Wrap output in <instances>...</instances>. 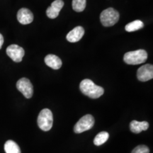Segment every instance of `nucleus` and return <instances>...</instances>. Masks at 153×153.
<instances>
[{
    "label": "nucleus",
    "mask_w": 153,
    "mask_h": 153,
    "mask_svg": "<svg viewBox=\"0 0 153 153\" xmlns=\"http://www.w3.org/2000/svg\"><path fill=\"white\" fill-rule=\"evenodd\" d=\"M148 59V53L145 50H137L126 53L123 60L128 65H139L145 62Z\"/></svg>",
    "instance_id": "obj_2"
},
{
    "label": "nucleus",
    "mask_w": 153,
    "mask_h": 153,
    "mask_svg": "<svg viewBox=\"0 0 153 153\" xmlns=\"http://www.w3.org/2000/svg\"><path fill=\"white\" fill-rule=\"evenodd\" d=\"M7 54L14 62H20L24 56L25 51L22 47L12 44L7 48Z\"/></svg>",
    "instance_id": "obj_7"
},
{
    "label": "nucleus",
    "mask_w": 153,
    "mask_h": 153,
    "mask_svg": "<svg viewBox=\"0 0 153 153\" xmlns=\"http://www.w3.org/2000/svg\"><path fill=\"white\" fill-rule=\"evenodd\" d=\"M17 19L20 24L24 25L29 24L33 21V14L29 9L22 8L17 13Z\"/></svg>",
    "instance_id": "obj_10"
},
{
    "label": "nucleus",
    "mask_w": 153,
    "mask_h": 153,
    "mask_svg": "<svg viewBox=\"0 0 153 153\" xmlns=\"http://www.w3.org/2000/svg\"><path fill=\"white\" fill-rule=\"evenodd\" d=\"M119 13L114 8L105 9L101 13L100 20L105 27H109L115 25L119 20Z\"/></svg>",
    "instance_id": "obj_4"
},
{
    "label": "nucleus",
    "mask_w": 153,
    "mask_h": 153,
    "mask_svg": "<svg viewBox=\"0 0 153 153\" xmlns=\"http://www.w3.org/2000/svg\"><path fill=\"white\" fill-rule=\"evenodd\" d=\"M17 89L22 93L26 99H30L33 94V87L31 82L27 78H22L16 83Z\"/></svg>",
    "instance_id": "obj_6"
},
{
    "label": "nucleus",
    "mask_w": 153,
    "mask_h": 153,
    "mask_svg": "<svg viewBox=\"0 0 153 153\" xmlns=\"http://www.w3.org/2000/svg\"><path fill=\"white\" fill-rule=\"evenodd\" d=\"M64 6L62 0H55L51 4V6L47 9L46 14L50 19H55L58 16L60 11Z\"/></svg>",
    "instance_id": "obj_9"
},
{
    "label": "nucleus",
    "mask_w": 153,
    "mask_h": 153,
    "mask_svg": "<svg viewBox=\"0 0 153 153\" xmlns=\"http://www.w3.org/2000/svg\"><path fill=\"white\" fill-rule=\"evenodd\" d=\"M38 127L43 131H48L52 128L53 116L51 111L48 108H44L40 112L38 117Z\"/></svg>",
    "instance_id": "obj_3"
},
{
    "label": "nucleus",
    "mask_w": 153,
    "mask_h": 153,
    "mask_svg": "<svg viewBox=\"0 0 153 153\" xmlns=\"http://www.w3.org/2000/svg\"><path fill=\"white\" fill-rule=\"evenodd\" d=\"M87 0H72V9L76 12H82L85 10Z\"/></svg>",
    "instance_id": "obj_17"
},
{
    "label": "nucleus",
    "mask_w": 153,
    "mask_h": 153,
    "mask_svg": "<svg viewBox=\"0 0 153 153\" xmlns=\"http://www.w3.org/2000/svg\"><path fill=\"white\" fill-rule=\"evenodd\" d=\"M4 151L6 153H22L18 144L11 140L5 143Z\"/></svg>",
    "instance_id": "obj_14"
},
{
    "label": "nucleus",
    "mask_w": 153,
    "mask_h": 153,
    "mask_svg": "<svg viewBox=\"0 0 153 153\" xmlns=\"http://www.w3.org/2000/svg\"><path fill=\"white\" fill-rule=\"evenodd\" d=\"M94 125V118L90 114H87L82 117L75 124L74 131L75 133H81L91 129Z\"/></svg>",
    "instance_id": "obj_5"
},
{
    "label": "nucleus",
    "mask_w": 153,
    "mask_h": 153,
    "mask_svg": "<svg viewBox=\"0 0 153 153\" xmlns=\"http://www.w3.org/2000/svg\"><path fill=\"white\" fill-rule=\"evenodd\" d=\"M109 137V134L106 131H102L96 135L95 138L94 139V144L97 146L103 145L108 140Z\"/></svg>",
    "instance_id": "obj_16"
},
{
    "label": "nucleus",
    "mask_w": 153,
    "mask_h": 153,
    "mask_svg": "<svg viewBox=\"0 0 153 153\" xmlns=\"http://www.w3.org/2000/svg\"><path fill=\"white\" fill-rule=\"evenodd\" d=\"M131 153H150V150L146 145H138L133 149Z\"/></svg>",
    "instance_id": "obj_18"
},
{
    "label": "nucleus",
    "mask_w": 153,
    "mask_h": 153,
    "mask_svg": "<svg viewBox=\"0 0 153 153\" xmlns=\"http://www.w3.org/2000/svg\"><path fill=\"white\" fill-rule=\"evenodd\" d=\"M44 60L45 64L53 70H58L62 67V60L60 57L55 55L49 54L46 55Z\"/></svg>",
    "instance_id": "obj_12"
},
{
    "label": "nucleus",
    "mask_w": 153,
    "mask_h": 153,
    "mask_svg": "<svg viewBox=\"0 0 153 153\" xmlns=\"http://www.w3.org/2000/svg\"><path fill=\"white\" fill-rule=\"evenodd\" d=\"M149 128V123L147 121H137L133 120L130 123V129L132 133L137 134L143 131H147Z\"/></svg>",
    "instance_id": "obj_13"
},
{
    "label": "nucleus",
    "mask_w": 153,
    "mask_h": 153,
    "mask_svg": "<svg viewBox=\"0 0 153 153\" xmlns=\"http://www.w3.org/2000/svg\"><path fill=\"white\" fill-rule=\"evenodd\" d=\"M84 34H85V30L82 26H76L71 31H70L66 36L67 40L70 43H76L82 38L83 37Z\"/></svg>",
    "instance_id": "obj_11"
},
{
    "label": "nucleus",
    "mask_w": 153,
    "mask_h": 153,
    "mask_svg": "<svg viewBox=\"0 0 153 153\" xmlns=\"http://www.w3.org/2000/svg\"><path fill=\"white\" fill-rule=\"evenodd\" d=\"M137 77L141 82H147L153 78L152 65L146 64L140 67L137 72Z\"/></svg>",
    "instance_id": "obj_8"
},
{
    "label": "nucleus",
    "mask_w": 153,
    "mask_h": 153,
    "mask_svg": "<svg viewBox=\"0 0 153 153\" xmlns=\"http://www.w3.org/2000/svg\"><path fill=\"white\" fill-rule=\"evenodd\" d=\"M80 91L85 96L91 99H98L104 93V88L96 85L91 79L82 80L79 85Z\"/></svg>",
    "instance_id": "obj_1"
},
{
    "label": "nucleus",
    "mask_w": 153,
    "mask_h": 153,
    "mask_svg": "<svg viewBox=\"0 0 153 153\" xmlns=\"http://www.w3.org/2000/svg\"><path fill=\"white\" fill-rule=\"evenodd\" d=\"M3 43H4V37L0 33V49H1V47H2Z\"/></svg>",
    "instance_id": "obj_19"
},
{
    "label": "nucleus",
    "mask_w": 153,
    "mask_h": 153,
    "mask_svg": "<svg viewBox=\"0 0 153 153\" xmlns=\"http://www.w3.org/2000/svg\"><path fill=\"white\" fill-rule=\"evenodd\" d=\"M143 27H144V24H143L142 21L135 20L126 25L125 29L128 32H133L136 31V30L139 29H141Z\"/></svg>",
    "instance_id": "obj_15"
}]
</instances>
